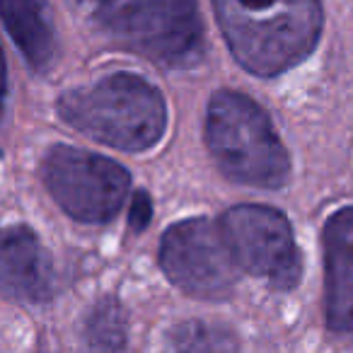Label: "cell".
I'll list each match as a JSON object with an SVG mask.
<instances>
[{
  "label": "cell",
  "mask_w": 353,
  "mask_h": 353,
  "mask_svg": "<svg viewBox=\"0 0 353 353\" xmlns=\"http://www.w3.org/2000/svg\"><path fill=\"white\" fill-rule=\"evenodd\" d=\"M232 56L254 75H279L314 49L322 32L319 0H213Z\"/></svg>",
  "instance_id": "6da1fadb"
},
{
  "label": "cell",
  "mask_w": 353,
  "mask_h": 353,
  "mask_svg": "<svg viewBox=\"0 0 353 353\" xmlns=\"http://www.w3.org/2000/svg\"><path fill=\"white\" fill-rule=\"evenodd\" d=\"M59 117L75 131L119 150L152 148L167 126L160 90L133 73H117L59 99Z\"/></svg>",
  "instance_id": "7a4b0ae2"
},
{
  "label": "cell",
  "mask_w": 353,
  "mask_h": 353,
  "mask_svg": "<svg viewBox=\"0 0 353 353\" xmlns=\"http://www.w3.org/2000/svg\"><path fill=\"white\" fill-rule=\"evenodd\" d=\"M206 143L230 179L259 189H279L290 174V160L266 112L240 92L221 90L206 114Z\"/></svg>",
  "instance_id": "3957f363"
},
{
  "label": "cell",
  "mask_w": 353,
  "mask_h": 353,
  "mask_svg": "<svg viewBox=\"0 0 353 353\" xmlns=\"http://www.w3.org/2000/svg\"><path fill=\"white\" fill-rule=\"evenodd\" d=\"M97 17L119 44L162 65L182 68L201 56L196 0H99Z\"/></svg>",
  "instance_id": "277c9868"
},
{
  "label": "cell",
  "mask_w": 353,
  "mask_h": 353,
  "mask_svg": "<svg viewBox=\"0 0 353 353\" xmlns=\"http://www.w3.org/2000/svg\"><path fill=\"white\" fill-rule=\"evenodd\" d=\"M46 189L75 221L107 223L128 196L131 176L121 165L70 145H54L41 162Z\"/></svg>",
  "instance_id": "5b68a950"
},
{
  "label": "cell",
  "mask_w": 353,
  "mask_h": 353,
  "mask_svg": "<svg viewBox=\"0 0 353 353\" xmlns=\"http://www.w3.org/2000/svg\"><path fill=\"white\" fill-rule=\"evenodd\" d=\"M160 266L165 276L196 298H223L235 288L237 266L221 225L189 218L162 235Z\"/></svg>",
  "instance_id": "8992f818"
},
{
  "label": "cell",
  "mask_w": 353,
  "mask_h": 353,
  "mask_svg": "<svg viewBox=\"0 0 353 353\" xmlns=\"http://www.w3.org/2000/svg\"><path fill=\"white\" fill-rule=\"evenodd\" d=\"M221 230L237 266L288 290L300 279V256L293 230L283 213L269 206L245 203L223 216Z\"/></svg>",
  "instance_id": "52a82bcc"
},
{
  "label": "cell",
  "mask_w": 353,
  "mask_h": 353,
  "mask_svg": "<svg viewBox=\"0 0 353 353\" xmlns=\"http://www.w3.org/2000/svg\"><path fill=\"white\" fill-rule=\"evenodd\" d=\"M0 290L25 303H44L54 293L49 254L25 225L0 230Z\"/></svg>",
  "instance_id": "ba28073f"
},
{
  "label": "cell",
  "mask_w": 353,
  "mask_h": 353,
  "mask_svg": "<svg viewBox=\"0 0 353 353\" xmlns=\"http://www.w3.org/2000/svg\"><path fill=\"white\" fill-rule=\"evenodd\" d=\"M324 305L334 332H353V208H341L324 225Z\"/></svg>",
  "instance_id": "9c48e42d"
},
{
  "label": "cell",
  "mask_w": 353,
  "mask_h": 353,
  "mask_svg": "<svg viewBox=\"0 0 353 353\" xmlns=\"http://www.w3.org/2000/svg\"><path fill=\"white\" fill-rule=\"evenodd\" d=\"M0 17L34 68L49 65L56 51V34L46 0H0Z\"/></svg>",
  "instance_id": "30bf717a"
},
{
  "label": "cell",
  "mask_w": 353,
  "mask_h": 353,
  "mask_svg": "<svg viewBox=\"0 0 353 353\" xmlns=\"http://www.w3.org/2000/svg\"><path fill=\"white\" fill-rule=\"evenodd\" d=\"M162 353H237V339L223 324L187 319L170 329Z\"/></svg>",
  "instance_id": "8fae6325"
},
{
  "label": "cell",
  "mask_w": 353,
  "mask_h": 353,
  "mask_svg": "<svg viewBox=\"0 0 353 353\" xmlns=\"http://www.w3.org/2000/svg\"><path fill=\"white\" fill-rule=\"evenodd\" d=\"M88 353H123L126 351V317L117 300L97 303L85 322Z\"/></svg>",
  "instance_id": "7c38bea8"
},
{
  "label": "cell",
  "mask_w": 353,
  "mask_h": 353,
  "mask_svg": "<svg viewBox=\"0 0 353 353\" xmlns=\"http://www.w3.org/2000/svg\"><path fill=\"white\" fill-rule=\"evenodd\" d=\"M150 218H152L150 199H148L145 192H136V194H133V203H131V216H128L131 228H133V230H143Z\"/></svg>",
  "instance_id": "4fadbf2b"
},
{
  "label": "cell",
  "mask_w": 353,
  "mask_h": 353,
  "mask_svg": "<svg viewBox=\"0 0 353 353\" xmlns=\"http://www.w3.org/2000/svg\"><path fill=\"white\" fill-rule=\"evenodd\" d=\"M6 92H8L6 59H3V49H0V119H3V109H6Z\"/></svg>",
  "instance_id": "5bb4252c"
}]
</instances>
